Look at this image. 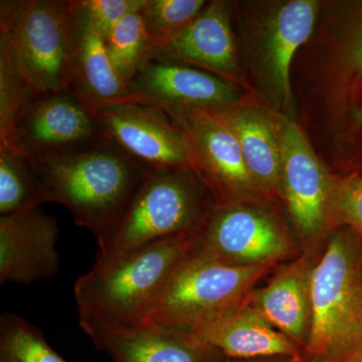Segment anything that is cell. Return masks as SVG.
<instances>
[{"instance_id":"obj_29","label":"cell","mask_w":362,"mask_h":362,"mask_svg":"<svg viewBox=\"0 0 362 362\" xmlns=\"http://www.w3.org/2000/svg\"><path fill=\"white\" fill-rule=\"evenodd\" d=\"M343 362H362V346L356 349L351 356L347 357Z\"/></svg>"},{"instance_id":"obj_13","label":"cell","mask_w":362,"mask_h":362,"mask_svg":"<svg viewBox=\"0 0 362 362\" xmlns=\"http://www.w3.org/2000/svg\"><path fill=\"white\" fill-rule=\"evenodd\" d=\"M59 226L40 206L0 216V284L47 280L59 269Z\"/></svg>"},{"instance_id":"obj_20","label":"cell","mask_w":362,"mask_h":362,"mask_svg":"<svg viewBox=\"0 0 362 362\" xmlns=\"http://www.w3.org/2000/svg\"><path fill=\"white\" fill-rule=\"evenodd\" d=\"M71 57L78 92L89 101L113 102L130 99L112 66L103 39L80 0H71Z\"/></svg>"},{"instance_id":"obj_4","label":"cell","mask_w":362,"mask_h":362,"mask_svg":"<svg viewBox=\"0 0 362 362\" xmlns=\"http://www.w3.org/2000/svg\"><path fill=\"white\" fill-rule=\"evenodd\" d=\"M0 45L33 92L78 90L71 57V0H1Z\"/></svg>"},{"instance_id":"obj_12","label":"cell","mask_w":362,"mask_h":362,"mask_svg":"<svg viewBox=\"0 0 362 362\" xmlns=\"http://www.w3.org/2000/svg\"><path fill=\"white\" fill-rule=\"evenodd\" d=\"M132 101L165 112L218 110L240 96L228 80L175 59L153 57L127 86Z\"/></svg>"},{"instance_id":"obj_1","label":"cell","mask_w":362,"mask_h":362,"mask_svg":"<svg viewBox=\"0 0 362 362\" xmlns=\"http://www.w3.org/2000/svg\"><path fill=\"white\" fill-rule=\"evenodd\" d=\"M28 158V157H26ZM42 202L65 206L103 244L152 169L107 137L63 156L28 158Z\"/></svg>"},{"instance_id":"obj_27","label":"cell","mask_w":362,"mask_h":362,"mask_svg":"<svg viewBox=\"0 0 362 362\" xmlns=\"http://www.w3.org/2000/svg\"><path fill=\"white\" fill-rule=\"evenodd\" d=\"M332 218L362 237V176L349 178L337 185Z\"/></svg>"},{"instance_id":"obj_30","label":"cell","mask_w":362,"mask_h":362,"mask_svg":"<svg viewBox=\"0 0 362 362\" xmlns=\"http://www.w3.org/2000/svg\"><path fill=\"white\" fill-rule=\"evenodd\" d=\"M288 362H312V361H306V359H304L303 361H289Z\"/></svg>"},{"instance_id":"obj_11","label":"cell","mask_w":362,"mask_h":362,"mask_svg":"<svg viewBox=\"0 0 362 362\" xmlns=\"http://www.w3.org/2000/svg\"><path fill=\"white\" fill-rule=\"evenodd\" d=\"M281 149L283 197L300 235L315 239L332 220L337 185L292 121H285L281 127Z\"/></svg>"},{"instance_id":"obj_8","label":"cell","mask_w":362,"mask_h":362,"mask_svg":"<svg viewBox=\"0 0 362 362\" xmlns=\"http://www.w3.org/2000/svg\"><path fill=\"white\" fill-rule=\"evenodd\" d=\"M87 101L105 137L136 160L154 170L192 169L185 132L165 111L131 99Z\"/></svg>"},{"instance_id":"obj_7","label":"cell","mask_w":362,"mask_h":362,"mask_svg":"<svg viewBox=\"0 0 362 362\" xmlns=\"http://www.w3.org/2000/svg\"><path fill=\"white\" fill-rule=\"evenodd\" d=\"M192 237L190 254L232 266L275 265L293 249L273 216L238 202L211 207Z\"/></svg>"},{"instance_id":"obj_6","label":"cell","mask_w":362,"mask_h":362,"mask_svg":"<svg viewBox=\"0 0 362 362\" xmlns=\"http://www.w3.org/2000/svg\"><path fill=\"white\" fill-rule=\"evenodd\" d=\"M204 183L192 168L158 169L147 175L98 257L114 256L194 232L206 209Z\"/></svg>"},{"instance_id":"obj_17","label":"cell","mask_w":362,"mask_h":362,"mask_svg":"<svg viewBox=\"0 0 362 362\" xmlns=\"http://www.w3.org/2000/svg\"><path fill=\"white\" fill-rule=\"evenodd\" d=\"M310 262L302 257L284 267L250 303L269 323L299 345H306L311 326Z\"/></svg>"},{"instance_id":"obj_2","label":"cell","mask_w":362,"mask_h":362,"mask_svg":"<svg viewBox=\"0 0 362 362\" xmlns=\"http://www.w3.org/2000/svg\"><path fill=\"white\" fill-rule=\"evenodd\" d=\"M192 246V235L185 233L122 254L97 256L74 286L82 329L140 325Z\"/></svg>"},{"instance_id":"obj_16","label":"cell","mask_w":362,"mask_h":362,"mask_svg":"<svg viewBox=\"0 0 362 362\" xmlns=\"http://www.w3.org/2000/svg\"><path fill=\"white\" fill-rule=\"evenodd\" d=\"M187 333L228 358L279 356L304 361L299 345L274 328L250 303V298L225 316Z\"/></svg>"},{"instance_id":"obj_24","label":"cell","mask_w":362,"mask_h":362,"mask_svg":"<svg viewBox=\"0 0 362 362\" xmlns=\"http://www.w3.org/2000/svg\"><path fill=\"white\" fill-rule=\"evenodd\" d=\"M33 93L6 47L0 45V148L18 150L16 121Z\"/></svg>"},{"instance_id":"obj_15","label":"cell","mask_w":362,"mask_h":362,"mask_svg":"<svg viewBox=\"0 0 362 362\" xmlns=\"http://www.w3.org/2000/svg\"><path fill=\"white\" fill-rule=\"evenodd\" d=\"M83 330L112 362H223L225 357L185 331L146 325Z\"/></svg>"},{"instance_id":"obj_25","label":"cell","mask_w":362,"mask_h":362,"mask_svg":"<svg viewBox=\"0 0 362 362\" xmlns=\"http://www.w3.org/2000/svg\"><path fill=\"white\" fill-rule=\"evenodd\" d=\"M206 6L204 0H146L140 14L152 42H158L187 28Z\"/></svg>"},{"instance_id":"obj_22","label":"cell","mask_w":362,"mask_h":362,"mask_svg":"<svg viewBox=\"0 0 362 362\" xmlns=\"http://www.w3.org/2000/svg\"><path fill=\"white\" fill-rule=\"evenodd\" d=\"M0 362H68L42 331L16 313L0 317Z\"/></svg>"},{"instance_id":"obj_3","label":"cell","mask_w":362,"mask_h":362,"mask_svg":"<svg viewBox=\"0 0 362 362\" xmlns=\"http://www.w3.org/2000/svg\"><path fill=\"white\" fill-rule=\"evenodd\" d=\"M311 326L304 359L343 362L362 346V237L330 235L310 276Z\"/></svg>"},{"instance_id":"obj_18","label":"cell","mask_w":362,"mask_h":362,"mask_svg":"<svg viewBox=\"0 0 362 362\" xmlns=\"http://www.w3.org/2000/svg\"><path fill=\"white\" fill-rule=\"evenodd\" d=\"M318 2L293 0L278 8L269 20L263 37V65L267 81L278 100L286 105L291 98L290 69L295 54L310 37Z\"/></svg>"},{"instance_id":"obj_28","label":"cell","mask_w":362,"mask_h":362,"mask_svg":"<svg viewBox=\"0 0 362 362\" xmlns=\"http://www.w3.org/2000/svg\"><path fill=\"white\" fill-rule=\"evenodd\" d=\"M349 64L357 80L362 81V11L361 16L357 18L350 40ZM354 119L358 125L362 126V104L354 109Z\"/></svg>"},{"instance_id":"obj_19","label":"cell","mask_w":362,"mask_h":362,"mask_svg":"<svg viewBox=\"0 0 362 362\" xmlns=\"http://www.w3.org/2000/svg\"><path fill=\"white\" fill-rule=\"evenodd\" d=\"M211 111L237 136L247 168L261 192L282 194L281 129L270 117L261 109L239 103Z\"/></svg>"},{"instance_id":"obj_23","label":"cell","mask_w":362,"mask_h":362,"mask_svg":"<svg viewBox=\"0 0 362 362\" xmlns=\"http://www.w3.org/2000/svg\"><path fill=\"white\" fill-rule=\"evenodd\" d=\"M42 204L28 158L18 150L0 148V216Z\"/></svg>"},{"instance_id":"obj_14","label":"cell","mask_w":362,"mask_h":362,"mask_svg":"<svg viewBox=\"0 0 362 362\" xmlns=\"http://www.w3.org/2000/svg\"><path fill=\"white\" fill-rule=\"evenodd\" d=\"M152 45L153 57L197 66L226 80L239 76V59L230 6L225 1L209 2L181 32L170 39Z\"/></svg>"},{"instance_id":"obj_9","label":"cell","mask_w":362,"mask_h":362,"mask_svg":"<svg viewBox=\"0 0 362 362\" xmlns=\"http://www.w3.org/2000/svg\"><path fill=\"white\" fill-rule=\"evenodd\" d=\"M104 137L78 90L33 93L16 121V149L30 159L63 156Z\"/></svg>"},{"instance_id":"obj_26","label":"cell","mask_w":362,"mask_h":362,"mask_svg":"<svg viewBox=\"0 0 362 362\" xmlns=\"http://www.w3.org/2000/svg\"><path fill=\"white\" fill-rule=\"evenodd\" d=\"M146 0H80L90 23L106 40L130 13H139Z\"/></svg>"},{"instance_id":"obj_10","label":"cell","mask_w":362,"mask_h":362,"mask_svg":"<svg viewBox=\"0 0 362 362\" xmlns=\"http://www.w3.org/2000/svg\"><path fill=\"white\" fill-rule=\"evenodd\" d=\"M187 137L192 168L221 199L233 204L261 190L250 173L237 136L214 111L166 112Z\"/></svg>"},{"instance_id":"obj_5","label":"cell","mask_w":362,"mask_h":362,"mask_svg":"<svg viewBox=\"0 0 362 362\" xmlns=\"http://www.w3.org/2000/svg\"><path fill=\"white\" fill-rule=\"evenodd\" d=\"M272 267L226 265L189 254L140 325L189 332L213 322L247 302Z\"/></svg>"},{"instance_id":"obj_21","label":"cell","mask_w":362,"mask_h":362,"mask_svg":"<svg viewBox=\"0 0 362 362\" xmlns=\"http://www.w3.org/2000/svg\"><path fill=\"white\" fill-rule=\"evenodd\" d=\"M106 45L112 66L126 86L154 56L140 11L126 16L109 35Z\"/></svg>"}]
</instances>
